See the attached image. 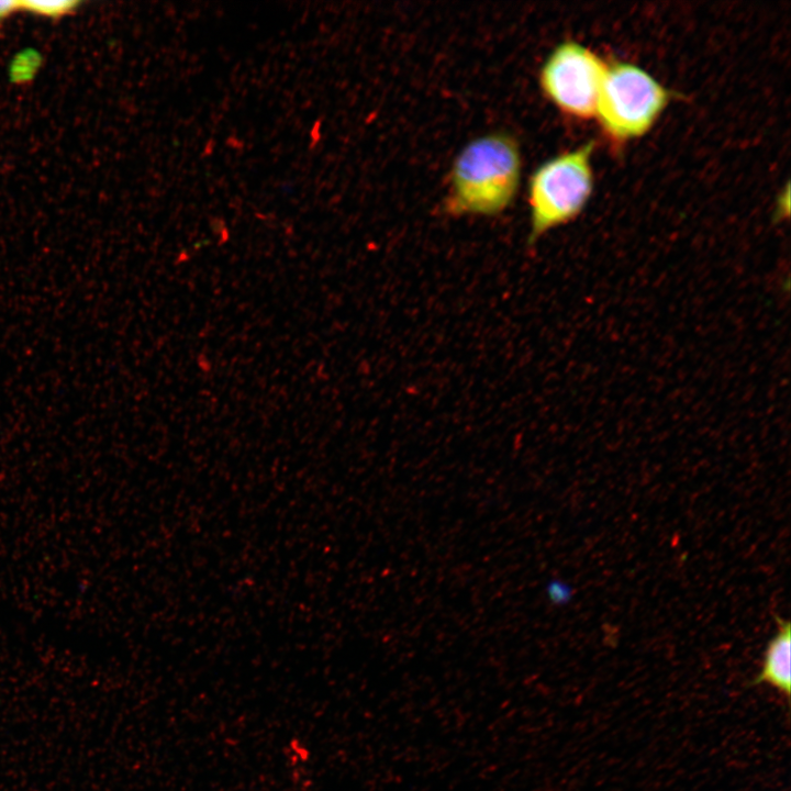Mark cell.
<instances>
[{
	"instance_id": "cell-1",
	"label": "cell",
	"mask_w": 791,
	"mask_h": 791,
	"mask_svg": "<svg viewBox=\"0 0 791 791\" xmlns=\"http://www.w3.org/2000/svg\"><path fill=\"white\" fill-rule=\"evenodd\" d=\"M517 140L492 132L467 143L453 161L443 211L450 216H494L514 201L521 180Z\"/></svg>"
},
{
	"instance_id": "cell-2",
	"label": "cell",
	"mask_w": 791,
	"mask_h": 791,
	"mask_svg": "<svg viewBox=\"0 0 791 791\" xmlns=\"http://www.w3.org/2000/svg\"><path fill=\"white\" fill-rule=\"evenodd\" d=\"M593 151L591 141L544 161L533 171L527 187L530 246L583 210L593 189Z\"/></svg>"
},
{
	"instance_id": "cell-3",
	"label": "cell",
	"mask_w": 791,
	"mask_h": 791,
	"mask_svg": "<svg viewBox=\"0 0 791 791\" xmlns=\"http://www.w3.org/2000/svg\"><path fill=\"white\" fill-rule=\"evenodd\" d=\"M669 91L631 63L608 65L595 114L606 136L626 142L647 133L667 107Z\"/></svg>"
},
{
	"instance_id": "cell-4",
	"label": "cell",
	"mask_w": 791,
	"mask_h": 791,
	"mask_svg": "<svg viewBox=\"0 0 791 791\" xmlns=\"http://www.w3.org/2000/svg\"><path fill=\"white\" fill-rule=\"evenodd\" d=\"M606 67L589 47L573 41L562 42L543 63L539 87L564 114L581 120L594 118Z\"/></svg>"
},
{
	"instance_id": "cell-5",
	"label": "cell",
	"mask_w": 791,
	"mask_h": 791,
	"mask_svg": "<svg viewBox=\"0 0 791 791\" xmlns=\"http://www.w3.org/2000/svg\"><path fill=\"white\" fill-rule=\"evenodd\" d=\"M778 627L769 639L758 675L750 686L766 684L788 700L791 692V624L788 620L776 617Z\"/></svg>"
},
{
	"instance_id": "cell-6",
	"label": "cell",
	"mask_w": 791,
	"mask_h": 791,
	"mask_svg": "<svg viewBox=\"0 0 791 791\" xmlns=\"http://www.w3.org/2000/svg\"><path fill=\"white\" fill-rule=\"evenodd\" d=\"M81 4L76 0H27L19 1L20 10L35 15L59 19L75 12Z\"/></svg>"
},
{
	"instance_id": "cell-7",
	"label": "cell",
	"mask_w": 791,
	"mask_h": 791,
	"mask_svg": "<svg viewBox=\"0 0 791 791\" xmlns=\"http://www.w3.org/2000/svg\"><path fill=\"white\" fill-rule=\"evenodd\" d=\"M41 65V56L36 52L16 54L10 68L11 79L18 83L31 80Z\"/></svg>"
},
{
	"instance_id": "cell-8",
	"label": "cell",
	"mask_w": 791,
	"mask_h": 791,
	"mask_svg": "<svg viewBox=\"0 0 791 791\" xmlns=\"http://www.w3.org/2000/svg\"><path fill=\"white\" fill-rule=\"evenodd\" d=\"M18 10H20L19 1L0 0V23Z\"/></svg>"
},
{
	"instance_id": "cell-9",
	"label": "cell",
	"mask_w": 791,
	"mask_h": 791,
	"mask_svg": "<svg viewBox=\"0 0 791 791\" xmlns=\"http://www.w3.org/2000/svg\"><path fill=\"white\" fill-rule=\"evenodd\" d=\"M549 599L554 602L562 601L565 598V589L560 583L552 582L547 589Z\"/></svg>"
}]
</instances>
